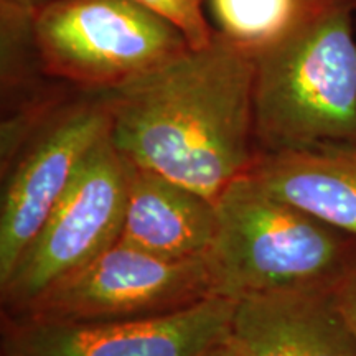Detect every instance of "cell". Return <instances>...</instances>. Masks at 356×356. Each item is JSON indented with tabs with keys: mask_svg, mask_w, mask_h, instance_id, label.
<instances>
[{
	"mask_svg": "<svg viewBox=\"0 0 356 356\" xmlns=\"http://www.w3.org/2000/svg\"><path fill=\"white\" fill-rule=\"evenodd\" d=\"M216 293L210 257L165 259L118 241L42 293L20 315L47 322H115L185 310Z\"/></svg>",
	"mask_w": 356,
	"mask_h": 356,
	"instance_id": "obj_6",
	"label": "cell"
},
{
	"mask_svg": "<svg viewBox=\"0 0 356 356\" xmlns=\"http://www.w3.org/2000/svg\"><path fill=\"white\" fill-rule=\"evenodd\" d=\"M43 74L84 92H108L190 50L185 35L132 0H55L32 20Z\"/></svg>",
	"mask_w": 356,
	"mask_h": 356,
	"instance_id": "obj_4",
	"label": "cell"
},
{
	"mask_svg": "<svg viewBox=\"0 0 356 356\" xmlns=\"http://www.w3.org/2000/svg\"><path fill=\"white\" fill-rule=\"evenodd\" d=\"M216 211L208 257L220 297L337 287L356 266V238L269 193L249 173L216 198Z\"/></svg>",
	"mask_w": 356,
	"mask_h": 356,
	"instance_id": "obj_3",
	"label": "cell"
},
{
	"mask_svg": "<svg viewBox=\"0 0 356 356\" xmlns=\"http://www.w3.org/2000/svg\"><path fill=\"white\" fill-rule=\"evenodd\" d=\"M208 3L216 32L254 51L289 29L305 0H208Z\"/></svg>",
	"mask_w": 356,
	"mask_h": 356,
	"instance_id": "obj_12",
	"label": "cell"
},
{
	"mask_svg": "<svg viewBox=\"0 0 356 356\" xmlns=\"http://www.w3.org/2000/svg\"><path fill=\"white\" fill-rule=\"evenodd\" d=\"M257 154L356 142V26L348 0H305L252 51Z\"/></svg>",
	"mask_w": 356,
	"mask_h": 356,
	"instance_id": "obj_2",
	"label": "cell"
},
{
	"mask_svg": "<svg viewBox=\"0 0 356 356\" xmlns=\"http://www.w3.org/2000/svg\"><path fill=\"white\" fill-rule=\"evenodd\" d=\"M262 188L356 238V142L257 154Z\"/></svg>",
	"mask_w": 356,
	"mask_h": 356,
	"instance_id": "obj_11",
	"label": "cell"
},
{
	"mask_svg": "<svg viewBox=\"0 0 356 356\" xmlns=\"http://www.w3.org/2000/svg\"><path fill=\"white\" fill-rule=\"evenodd\" d=\"M202 356H244V355L238 350V346L229 340L228 333H226L225 337L215 341V343H213L207 351H203Z\"/></svg>",
	"mask_w": 356,
	"mask_h": 356,
	"instance_id": "obj_16",
	"label": "cell"
},
{
	"mask_svg": "<svg viewBox=\"0 0 356 356\" xmlns=\"http://www.w3.org/2000/svg\"><path fill=\"white\" fill-rule=\"evenodd\" d=\"M157 13L175 25L185 35L191 48L207 47L213 40L215 29L210 26L204 15L203 0H132Z\"/></svg>",
	"mask_w": 356,
	"mask_h": 356,
	"instance_id": "obj_13",
	"label": "cell"
},
{
	"mask_svg": "<svg viewBox=\"0 0 356 356\" xmlns=\"http://www.w3.org/2000/svg\"><path fill=\"white\" fill-rule=\"evenodd\" d=\"M216 228L215 200L127 162L126 211L119 241L165 259H191L210 252Z\"/></svg>",
	"mask_w": 356,
	"mask_h": 356,
	"instance_id": "obj_10",
	"label": "cell"
},
{
	"mask_svg": "<svg viewBox=\"0 0 356 356\" xmlns=\"http://www.w3.org/2000/svg\"><path fill=\"white\" fill-rule=\"evenodd\" d=\"M127 197V160L109 134L84 159L76 177L0 282L2 315H20L56 282L119 241Z\"/></svg>",
	"mask_w": 356,
	"mask_h": 356,
	"instance_id": "obj_5",
	"label": "cell"
},
{
	"mask_svg": "<svg viewBox=\"0 0 356 356\" xmlns=\"http://www.w3.org/2000/svg\"><path fill=\"white\" fill-rule=\"evenodd\" d=\"M252 50L216 32L207 47L108 91L109 137L132 165L215 200L254 165Z\"/></svg>",
	"mask_w": 356,
	"mask_h": 356,
	"instance_id": "obj_1",
	"label": "cell"
},
{
	"mask_svg": "<svg viewBox=\"0 0 356 356\" xmlns=\"http://www.w3.org/2000/svg\"><path fill=\"white\" fill-rule=\"evenodd\" d=\"M338 305L356 337V266L340 280L335 289Z\"/></svg>",
	"mask_w": 356,
	"mask_h": 356,
	"instance_id": "obj_15",
	"label": "cell"
},
{
	"mask_svg": "<svg viewBox=\"0 0 356 356\" xmlns=\"http://www.w3.org/2000/svg\"><path fill=\"white\" fill-rule=\"evenodd\" d=\"M335 289H289L234 300L228 338L244 356H356V337Z\"/></svg>",
	"mask_w": 356,
	"mask_h": 356,
	"instance_id": "obj_9",
	"label": "cell"
},
{
	"mask_svg": "<svg viewBox=\"0 0 356 356\" xmlns=\"http://www.w3.org/2000/svg\"><path fill=\"white\" fill-rule=\"evenodd\" d=\"M351 12H353V19H355V26H356V0H348Z\"/></svg>",
	"mask_w": 356,
	"mask_h": 356,
	"instance_id": "obj_17",
	"label": "cell"
},
{
	"mask_svg": "<svg viewBox=\"0 0 356 356\" xmlns=\"http://www.w3.org/2000/svg\"><path fill=\"white\" fill-rule=\"evenodd\" d=\"M55 0H0L2 22L32 24L33 17Z\"/></svg>",
	"mask_w": 356,
	"mask_h": 356,
	"instance_id": "obj_14",
	"label": "cell"
},
{
	"mask_svg": "<svg viewBox=\"0 0 356 356\" xmlns=\"http://www.w3.org/2000/svg\"><path fill=\"white\" fill-rule=\"evenodd\" d=\"M234 300L211 297L160 317L47 322L2 315L0 356H202L228 333Z\"/></svg>",
	"mask_w": 356,
	"mask_h": 356,
	"instance_id": "obj_8",
	"label": "cell"
},
{
	"mask_svg": "<svg viewBox=\"0 0 356 356\" xmlns=\"http://www.w3.org/2000/svg\"><path fill=\"white\" fill-rule=\"evenodd\" d=\"M111 131L106 92L61 99L2 167L0 282L32 243L84 159Z\"/></svg>",
	"mask_w": 356,
	"mask_h": 356,
	"instance_id": "obj_7",
	"label": "cell"
}]
</instances>
